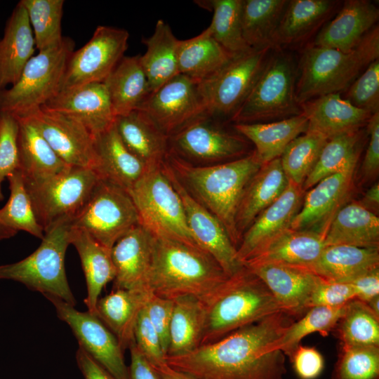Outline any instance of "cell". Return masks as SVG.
<instances>
[{
  "instance_id": "cell-12",
  "label": "cell",
  "mask_w": 379,
  "mask_h": 379,
  "mask_svg": "<svg viewBox=\"0 0 379 379\" xmlns=\"http://www.w3.org/2000/svg\"><path fill=\"white\" fill-rule=\"evenodd\" d=\"M220 119L204 114L168 136L169 154L194 166H211L243 157L246 139L225 129Z\"/></svg>"
},
{
  "instance_id": "cell-21",
  "label": "cell",
  "mask_w": 379,
  "mask_h": 379,
  "mask_svg": "<svg viewBox=\"0 0 379 379\" xmlns=\"http://www.w3.org/2000/svg\"><path fill=\"white\" fill-rule=\"evenodd\" d=\"M154 243V237L138 224L114 244L111 248L116 270L112 289L149 291Z\"/></svg>"
},
{
  "instance_id": "cell-37",
  "label": "cell",
  "mask_w": 379,
  "mask_h": 379,
  "mask_svg": "<svg viewBox=\"0 0 379 379\" xmlns=\"http://www.w3.org/2000/svg\"><path fill=\"white\" fill-rule=\"evenodd\" d=\"M180 40L163 20H159L153 34L144 39L145 53L140 61L147 76L150 93L179 74L178 54Z\"/></svg>"
},
{
  "instance_id": "cell-3",
  "label": "cell",
  "mask_w": 379,
  "mask_h": 379,
  "mask_svg": "<svg viewBox=\"0 0 379 379\" xmlns=\"http://www.w3.org/2000/svg\"><path fill=\"white\" fill-rule=\"evenodd\" d=\"M200 300L204 311L201 345L283 312L265 283L244 265Z\"/></svg>"
},
{
  "instance_id": "cell-7",
  "label": "cell",
  "mask_w": 379,
  "mask_h": 379,
  "mask_svg": "<svg viewBox=\"0 0 379 379\" xmlns=\"http://www.w3.org/2000/svg\"><path fill=\"white\" fill-rule=\"evenodd\" d=\"M74 42L64 37L55 46L39 51L26 64L18 81L0 91V112L23 117L40 108L61 90Z\"/></svg>"
},
{
  "instance_id": "cell-19",
  "label": "cell",
  "mask_w": 379,
  "mask_h": 379,
  "mask_svg": "<svg viewBox=\"0 0 379 379\" xmlns=\"http://www.w3.org/2000/svg\"><path fill=\"white\" fill-rule=\"evenodd\" d=\"M42 107L74 118L94 137L111 128L116 119L103 82L62 90Z\"/></svg>"
},
{
  "instance_id": "cell-62",
  "label": "cell",
  "mask_w": 379,
  "mask_h": 379,
  "mask_svg": "<svg viewBox=\"0 0 379 379\" xmlns=\"http://www.w3.org/2000/svg\"><path fill=\"white\" fill-rule=\"evenodd\" d=\"M154 368L160 379H196L185 373L171 368L166 364Z\"/></svg>"
},
{
  "instance_id": "cell-22",
  "label": "cell",
  "mask_w": 379,
  "mask_h": 379,
  "mask_svg": "<svg viewBox=\"0 0 379 379\" xmlns=\"http://www.w3.org/2000/svg\"><path fill=\"white\" fill-rule=\"evenodd\" d=\"M324 247L322 233L310 230H298L289 227L257 248L243 265L272 263L310 270Z\"/></svg>"
},
{
  "instance_id": "cell-51",
  "label": "cell",
  "mask_w": 379,
  "mask_h": 379,
  "mask_svg": "<svg viewBox=\"0 0 379 379\" xmlns=\"http://www.w3.org/2000/svg\"><path fill=\"white\" fill-rule=\"evenodd\" d=\"M345 99L372 114L379 112V59L371 62L350 85Z\"/></svg>"
},
{
  "instance_id": "cell-11",
  "label": "cell",
  "mask_w": 379,
  "mask_h": 379,
  "mask_svg": "<svg viewBox=\"0 0 379 379\" xmlns=\"http://www.w3.org/2000/svg\"><path fill=\"white\" fill-rule=\"evenodd\" d=\"M270 49L251 48L236 54L213 75L199 83L205 113L230 120L258 79Z\"/></svg>"
},
{
  "instance_id": "cell-29",
  "label": "cell",
  "mask_w": 379,
  "mask_h": 379,
  "mask_svg": "<svg viewBox=\"0 0 379 379\" xmlns=\"http://www.w3.org/2000/svg\"><path fill=\"white\" fill-rule=\"evenodd\" d=\"M35 48L28 15L20 1L8 18L0 40V91L18 81Z\"/></svg>"
},
{
  "instance_id": "cell-5",
  "label": "cell",
  "mask_w": 379,
  "mask_h": 379,
  "mask_svg": "<svg viewBox=\"0 0 379 379\" xmlns=\"http://www.w3.org/2000/svg\"><path fill=\"white\" fill-rule=\"evenodd\" d=\"M379 59V29L375 26L348 52L311 46L300 60L299 78L295 84L298 102L340 93L348 88L362 70Z\"/></svg>"
},
{
  "instance_id": "cell-28",
  "label": "cell",
  "mask_w": 379,
  "mask_h": 379,
  "mask_svg": "<svg viewBox=\"0 0 379 379\" xmlns=\"http://www.w3.org/2000/svg\"><path fill=\"white\" fill-rule=\"evenodd\" d=\"M95 165L99 178L129 191L149 170L124 145L114 125L94 137Z\"/></svg>"
},
{
  "instance_id": "cell-54",
  "label": "cell",
  "mask_w": 379,
  "mask_h": 379,
  "mask_svg": "<svg viewBox=\"0 0 379 379\" xmlns=\"http://www.w3.org/2000/svg\"><path fill=\"white\" fill-rule=\"evenodd\" d=\"M173 307V300L161 298L152 293L144 306L145 312L159 335L166 357L169 345V332Z\"/></svg>"
},
{
  "instance_id": "cell-2",
  "label": "cell",
  "mask_w": 379,
  "mask_h": 379,
  "mask_svg": "<svg viewBox=\"0 0 379 379\" xmlns=\"http://www.w3.org/2000/svg\"><path fill=\"white\" fill-rule=\"evenodd\" d=\"M166 162L190 195L221 222L237 249V209L248 182L262 165L255 151L211 166H194L171 154Z\"/></svg>"
},
{
  "instance_id": "cell-43",
  "label": "cell",
  "mask_w": 379,
  "mask_h": 379,
  "mask_svg": "<svg viewBox=\"0 0 379 379\" xmlns=\"http://www.w3.org/2000/svg\"><path fill=\"white\" fill-rule=\"evenodd\" d=\"M360 140L359 131L328 139L305 179L302 190L305 192L329 175L356 167Z\"/></svg>"
},
{
  "instance_id": "cell-60",
  "label": "cell",
  "mask_w": 379,
  "mask_h": 379,
  "mask_svg": "<svg viewBox=\"0 0 379 379\" xmlns=\"http://www.w3.org/2000/svg\"><path fill=\"white\" fill-rule=\"evenodd\" d=\"M76 361L84 379H117L80 346L76 353Z\"/></svg>"
},
{
  "instance_id": "cell-32",
  "label": "cell",
  "mask_w": 379,
  "mask_h": 379,
  "mask_svg": "<svg viewBox=\"0 0 379 379\" xmlns=\"http://www.w3.org/2000/svg\"><path fill=\"white\" fill-rule=\"evenodd\" d=\"M69 241L78 252L86 279L87 295L84 303L88 311L95 314L102 289L115 277L111 249L103 246L87 232L72 225Z\"/></svg>"
},
{
  "instance_id": "cell-17",
  "label": "cell",
  "mask_w": 379,
  "mask_h": 379,
  "mask_svg": "<svg viewBox=\"0 0 379 379\" xmlns=\"http://www.w3.org/2000/svg\"><path fill=\"white\" fill-rule=\"evenodd\" d=\"M23 117H27L34 124L67 165L93 170L95 165L94 136L81 122L43 107Z\"/></svg>"
},
{
  "instance_id": "cell-46",
  "label": "cell",
  "mask_w": 379,
  "mask_h": 379,
  "mask_svg": "<svg viewBox=\"0 0 379 379\" xmlns=\"http://www.w3.org/2000/svg\"><path fill=\"white\" fill-rule=\"evenodd\" d=\"M335 329L341 346L379 347V317L366 302L358 299L346 303Z\"/></svg>"
},
{
  "instance_id": "cell-58",
  "label": "cell",
  "mask_w": 379,
  "mask_h": 379,
  "mask_svg": "<svg viewBox=\"0 0 379 379\" xmlns=\"http://www.w3.org/2000/svg\"><path fill=\"white\" fill-rule=\"evenodd\" d=\"M355 298L367 303L379 295V268L363 274L351 282Z\"/></svg>"
},
{
  "instance_id": "cell-14",
  "label": "cell",
  "mask_w": 379,
  "mask_h": 379,
  "mask_svg": "<svg viewBox=\"0 0 379 379\" xmlns=\"http://www.w3.org/2000/svg\"><path fill=\"white\" fill-rule=\"evenodd\" d=\"M128 38L126 29L98 26L91 39L71 54L60 91L104 82L124 57Z\"/></svg>"
},
{
  "instance_id": "cell-52",
  "label": "cell",
  "mask_w": 379,
  "mask_h": 379,
  "mask_svg": "<svg viewBox=\"0 0 379 379\" xmlns=\"http://www.w3.org/2000/svg\"><path fill=\"white\" fill-rule=\"evenodd\" d=\"M18 121L13 115L0 112V201L4 199L2 183L19 169Z\"/></svg>"
},
{
  "instance_id": "cell-20",
  "label": "cell",
  "mask_w": 379,
  "mask_h": 379,
  "mask_svg": "<svg viewBox=\"0 0 379 379\" xmlns=\"http://www.w3.org/2000/svg\"><path fill=\"white\" fill-rule=\"evenodd\" d=\"M244 266L265 283L282 312L290 317L307 312L310 297L321 280L303 267L272 263Z\"/></svg>"
},
{
  "instance_id": "cell-40",
  "label": "cell",
  "mask_w": 379,
  "mask_h": 379,
  "mask_svg": "<svg viewBox=\"0 0 379 379\" xmlns=\"http://www.w3.org/2000/svg\"><path fill=\"white\" fill-rule=\"evenodd\" d=\"M174 300L166 357L187 354L201 345L204 311L200 299L183 296Z\"/></svg>"
},
{
  "instance_id": "cell-13",
  "label": "cell",
  "mask_w": 379,
  "mask_h": 379,
  "mask_svg": "<svg viewBox=\"0 0 379 379\" xmlns=\"http://www.w3.org/2000/svg\"><path fill=\"white\" fill-rule=\"evenodd\" d=\"M138 224V212L128 191L100 179L72 222L109 249Z\"/></svg>"
},
{
  "instance_id": "cell-55",
  "label": "cell",
  "mask_w": 379,
  "mask_h": 379,
  "mask_svg": "<svg viewBox=\"0 0 379 379\" xmlns=\"http://www.w3.org/2000/svg\"><path fill=\"white\" fill-rule=\"evenodd\" d=\"M354 298L355 293L350 283L328 281L321 278L310 297L307 308L341 306Z\"/></svg>"
},
{
  "instance_id": "cell-45",
  "label": "cell",
  "mask_w": 379,
  "mask_h": 379,
  "mask_svg": "<svg viewBox=\"0 0 379 379\" xmlns=\"http://www.w3.org/2000/svg\"><path fill=\"white\" fill-rule=\"evenodd\" d=\"M345 305L309 308L302 319L287 326L281 338L273 343L272 349L281 350L290 358L301 340L307 335L319 333L324 337L328 336L343 317Z\"/></svg>"
},
{
  "instance_id": "cell-44",
  "label": "cell",
  "mask_w": 379,
  "mask_h": 379,
  "mask_svg": "<svg viewBox=\"0 0 379 379\" xmlns=\"http://www.w3.org/2000/svg\"><path fill=\"white\" fill-rule=\"evenodd\" d=\"M194 2L213 12L211 22L207 28L225 49L234 55L251 49L242 35L241 0H199Z\"/></svg>"
},
{
  "instance_id": "cell-30",
  "label": "cell",
  "mask_w": 379,
  "mask_h": 379,
  "mask_svg": "<svg viewBox=\"0 0 379 379\" xmlns=\"http://www.w3.org/2000/svg\"><path fill=\"white\" fill-rule=\"evenodd\" d=\"M288 183L280 158L260 166L248 182L237 209L235 225L240 239L255 218L281 195Z\"/></svg>"
},
{
  "instance_id": "cell-57",
  "label": "cell",
  "mask_w": 379,
  "mask_h": 379,
  "mask_svg": "<svg viewBox=\"0 0 379 379\" xmlns=\"http://www.w3.org/2000/svg\"><path fill=\"white\" fill-rule=\"evenodd\" d=\"M369 140L362 163L364 178L372 179L379 170V112L371 117L367 124Z\"/></svg>"
},
{
  "instance_id": "cell-53",
  "label": "cell",
  "mask_w": 379,
  "mask_h": 379,
  "mask_svg": "<svg viewBox=\"0 0 379 379\" xmlns=\"http://www.w3.org/2000/svg\"><path fill=\"white\" fill-rule=\"evenodd\" d=\"M134 342L149 364L159 367L166 364L159 335L151 324L144 307L140 311L134 328Z\"/></svg>"
},
{
  "instance_id": "cell-61",
  "label": "cell",
  "mask_w": 379,
  "mask_h": 379,
  "mask_svg": "<svg viewBox=\"0 0 379 379\" xmlns=\"http://www.w3.org/2000/svg\"><path fill=\"white\" fill-rule=\"evenodd\" d=\"M364 207L373 212L378 211L379 205V184L375 183L365 193L362 201L360 202ZM374 213V212H373Z\"/></svg>"
},
{
  "instance_id": "cell-24",
  "label": "cell",
  "mask_w": 379,
  "mask_h": 379,
  "mask_svg": "<svg viewBox=\"0 0 379 379\" xmlns=\"http://www.w3.org/2000/svg\"><path fill=\"white\" fill-rule=\"evenodd\" d=\"M302 114L307 119L308 132L326 139L359 131L367 125L372 114L359 109L339 93H330L301 104Z\"/></svg>"
},
{
  "instance_id": "cell-35",
  "label": "cell",
  "mask_w": 379,
  "mask_h": 379,
  "mask_svg": "<svg viewBox=\"0 0 379 379\" xmlns=\"http://www.w3.org/2000/svg\"><path fill=\"white\" fill-rule=\"evenodd\" d=\"M234 129L255 145L262 164L279 158L288 145L307 130V119L302 114L279 121L235 124Z\"/></svg>"
},
{
  "instance_id": "cell-59",
  "label": "cell",
  "mask_w": 379,
  "mask_h": 379,
  "mask_svg": "<svg viewBox=\"0 0 379 379\" xmlns=\"http://www.w3.org/2000/svg\"><path fill=\"white\" fill-rule=\"evenodd\" d=\"M128 350L131 354L129 379H160L153 366L138 349L135 342Z\"/></svg>"
},
{
  "instance_id": "cell-49",
  "label": "cell",
  "mask_w": 379,
  "mask_h": 379,
  "mask_svg": "<svg viewBox=\"0 0 379 379\" xmlns=\"http://www.w3.org/2000/svg\"><path fill=\"white\" fill-rule=\"evenodd\" d=\"M327 140L321 135L306 131L288 145L279 158L289 182L302 187Z\"/></svg>"
},
{
  "instance_id": "cell-10",
  "label": "cell",
  "mask_w": 379,
  "mask_h": 379,
  "mask_svg": "<svg viewBox=\"0 0 379 379\" xmlns=\"http://www.w3.org/2000/svg\"><path fill=\"white\" fill-rule=\"evenodd\" d=\"M99 180L94 170L77 166L43 178L24 179L36 218L44 232L61 218H74Z\"/></svg>"
},
{
  "instance_id": "cell-4",
  "label": "cell",
  "mask_w": 379,
  "mask_h": 379,
  "mask_svg": "<svg viewBox=\"0 0 379 379\" xmlns=\"http://www.w3.org/2000/svg\"><path fill=\"white\" fill-rule=\"evenodd\" d=\"M229 277L207 252L181 241L154 238L147 289L171 300L209 295Z\"/></svg>"
},
{
  "instance_id": "cell-16",
  "label": "cell",
  "mask_w": 379,
  "mask_h": 379,
  "mask_svg": "<svg viewBox=\"0 0 379 379\" xmlns=\"http://www.w3.org/2000/svg\"><path fill=\"white\" fill-rule=\"evenodd\" d=\"M138 109L168 136L206 114L198 83L181 74L150 93Z\"/></svg>"
},
{
  "instance_id": "cell-34",
  "label": "cell",
  "mask_w": 379,
  "mask_h": 379,
  "mask_svg": "<svg viewBox=\"0 0 379 379\" xmlns=\"http://www.w3.org/2000/svg\"><path fill=\"white\" fill-rule=\"evenodd\" d=\"M378 268V248L332 245L324 248L310 270L326 281L350 283Z\"/></svg>"
},
{
  "instance_id": "cell-48",
  "label": "cell",
  "mask_w": 379,
  "mask_h": 379,
  "mask_svg": "<svg viewBox=\"0 0 379 379\" xmlns=\"http://www.w3.org/2000/svg\"><path fill=\"white\" fill-rule=\"evenodd\" d=\"M32 27L36 48L43 51L60 44L64 0H21Z\"/></svg>"
},
{
  "instance_id": "cell-38",
  "label": "cell",
  "mask_w": 379,
  "mask_h": 379,
  "mask_svg": "<svg viewBox=\"0 0 379 379\" xmlns=\"http://www.w3.org/2000/svg\"><path fill=\"white\" fill-rule=\"evenodd\" d=\"M17 119L19 170L25 180L48 177L69 166L56 154L27 117Z\"/></svg>"
},
{
  "instance_id": "cell-6",
  "label": "cell",
  "mask_w": 379,
  "mask_h": 379,
  "mask_svg": "<svg viewBox=\"0 0 379 379\" xmlns=\"http://www.w3.org/2000/svg\"><path fill=\"white\" fill-rule=\"evenodd\" d=\"M72 219L61 218L47 228L39 246L23 260L0 265V279L18 281L32 291L56 296L75 306L77 300L65 267Z\"/></svg>"
},
{
  "instance_id": "cell-50",
  "label": "cell",
  "mask_w": 379,
  "mask_h": 379,
  "mask_svg": "<svg viewBox=\"0 0 379 379\" xmlns=\"http://www.w3.org/2000/svg\"><path fill=\"white\" fill-rule=\"evenodd\" d=\"M378 346H341L332 379H378Z\"/></svg>"
},
{
  "instance_id": "cell-42",
  "label": "cell",
  "mask_w": 379,
  "mask_h": 379,
  "mask_svg": "<svg viewBox=\"0 0 379 379\" xmlns=\"http://www.w3.org/2000/svg\"><path fill=\"white\" fill-rule=\"evenodd\" d=\"M328 0L288 1L276 32L273 47L291 44L305 36L331 11Z\"/></svg>"
},
{
  "instance_id": "cell-23",
  "label": "cell",
  "mask_w": 379,
  "mask_h": 379,
  "mask_svg": "<svg viewBox=\"0 0 379 379\" xmlns=\"http://www.w3.org/2000/svg\"><path fill=\"white\" fill-rule=\"evenodd\" d=\"M355 167L329 175L308 190L290 227L298 230L321 227L324 231L335 212L347 197Z\"/></svg>"
},
{
  "instance_id": "cell-41",
  "label": "cell",
  "mask_w": 379,
  "mask_h": 379,
  "mask_svg": "<svg viewBox=\"0 0 379 379\" xmlns=\"http://www.w3.org/2000/svg\"><path fill=\"white\" fill-rule=\"evenodd\" d=\"M287 0H241L242 35L251 48L273 47Z\"/></svg>"
},
{
  "instance_id": "cell-1",
  "label": "cell",
  "mask_w": 379,
  "mask_h": 379,
  "mask_svg": "<svg viewBox=\"0 0 379 379\" xmlns=\"http://www.w3.org/2000/svg\"><path fill=\"white\" fill-rule=\"evenodd\" d=\"M291 317L276 313L187 354L166 357V364L196 379H284L286 355L272 345Z\"/></svg>"
},
{
  "instance_id": "cell-56",
  "label": "cell",
  "mask_w": 379,
  "mask_h": 379,
  "mask_svg": "<svg viewBox=\"0 0 379 379\" xmlns=\"http://www.w3.org/2000/svg\"><path fill=\"white\" fill-rule=\"evenodd\" d=\"M290 359L300 379H316L324 368V357L314 347L299 345Z\"/></svg>"
},
{
  "instance_id": "cell-36",
  "label": "cell",
  "mask_w": 379,
  "mask_h": 379,
  "mask_svg": "<svg viewBox=\"0 0 379 379\" xmlns=\"http://www.w3.org/2000/svg\"><path fill=\"white\" fill-rule=\"evenodd\" d=\"M103 83L116 117L138 109L150 94L139 55L124 56Z\"/></svg>"
},
{
  "instance_id": "cell-9",
  "label": "cell",
  "mask_w": 379,
  "mask_h": 379,
  "mask_svg": "<svg viewBox=\"0 0 379 379\" xmlns=\"http://www.w3.org/2000/svg\"><path fill=\"white\" fill-rule=\"evenodd\" d=\"M295 84L291 59L282 55L269 58L251 92L230 121L234 124L263 123L302 114Z\"/></svg>"
},
{
  "instance_id": "cell-31",
  "label": "cell",
  "mask_w": 379,
  "mask_h": 379,
  "mask_svg": "<svg viewBox=\"0 0 379 379\" xmlns=\"http://www.w3.org/2000/svg\"><path fill=\"white\" fill-rule=\"evenodd\" d=\"M324 245L379 248V218L360 202L342 206L333 215L324 234Z\"/></svg>"
},
{
  "instance_id": "cell-25",
  "label": "cell",
  "mask_w": 379,
  "mask_h": 379,
  "mask_svg": "<svg viewBox=\"0 0 379 379\" xmlns=\"http://www.w3.org/2000/svg\"><path fill=\"white\" fill-rule=\"evenodd\" d=\"M378 8L370 1L348 0L337 15L317 35L312 46L348 52L376 24Z\"/></svg>"
},
{
  "instance_id": "cell-8",
  "label": "cell",
  "mask_w": 379,
  "mask_h": 379,
  "mask_svg": "<svg viewBox=\"0 0 379 379\" xmlns=\"http://www.w3.org/2000/svg\"><path fill=\"white\" fill-rule=\"evenodd\" d=\"M128 192L139 225L154 238L198 246L190 234L180 197L163 166L148 170Z\"/></svg>"
},
{
  "instance_id": "cell-39",
  "label": "cell",
  "mask_w": 379,
  "mask_h": 379,
  "mask_svg": "<svg viewBox=\"0 0 379 379\" xmlns=\"http://www.w3.org/2000/svg\"><path fill=\"white\" fill-rule=\"evenodd\" d=\"M234 55L218 43L206 28L196 36L180 40L179 73L199 84L217 72Z\"/></svg>"
},
{
  "instance_id": "cell-47",
  "label": "cell",
  "mask_w": 379,
  "mask_h": 379,
  "mask_svg": "<svg viewBox=\"0 0 379 379\" xmlns=\"http://www.w3.org/2000/svg\"><path fill=\"white\" fill-rule=\"evenodd\" d=\"M7 179L10 197L0 208V223L16 233L24 231L42 239L44 230L36 218L22 173L18 169Z\"/></svg>"
},
{
  "instance_id": "cell-26",
  "label": "cell",
  "mask_w": 379,
  "mask_h": 379,
  "mask_svg": "<svg viewBox=\"0 0 379 379\" xmlns=\"http://www.w3.org/2000/svg\"><path fill=\"white\" fill-rule=\"evenodd\" d=\"M304 192L301 186L289 182L281 195L255 218L243 234L237 249L242 265L264 243L290 227L302 205Z\"/></svg>"
},
{
  "instance_id": "cell-63",
  "label": "cell",
  "mask_w": 379,
  "mask_h": 379,
  "mask_svg": "<svg viewBox=\"0 0 379 379\" xmlns=\"http://www.w3.org/2000/svg\"><path fill=\"white\" fill-rule=\"evenodd\" d=\"M15 234L16 232L12 231L0 223V241L9 239L15 235Z\"/></svg>"
},
{
  "instance_id": "cell-15",
  "label": "cell",
  "mask_w": 379,
  "mask_h": 379,
  "mask_svg": "<svg viewBox=\"0 0 379 379\" xmlns=\"http://www.w3.org/2000/svg\"><path fill=\"white\" fill-rule=\"evenodd\" d=\"M44 296L55 307L58 318L70 327L79 346L117 379H129L124 350L116 336L95 314L80 312L56 296Z\"/></svg>"
},
{
  "instance_id": "cell-64",
  "label": "cell",
  "mask_w": 379,
  "mask_h": 379,
  "mask_svg": "<svg viewBox=\"0 0 379 379\" xmlns=\"http://www.w3.org/2000/svg\"><path fill=\"white\" fill-rule=\"evenodd\" d=\"M366 304L374 314L379 317V295L373 298Z\"/></svg>"
},
{
  "instance_id": "cell-33",
  "label": "cell",
  "mask_w": 379,
  "mask_h": 379,
  "mask_svg": "<svg viewBox=\"0 0 379 379\" xmlns=\"http://www.w3.org/2000/svg\"><path fill=\"white\" fill-rule=\"evenodd\" d=\"M149 291L112 289L100 298L95 314L116 336L124 350L134 342L138 317L150 294Z\"/></svg>"
},
{
  "instance_id": "cell-18",
  "label": "cell",
  "mask_w": 379,
  "mask_h": 379,
  "mask_svg": "<svg viewBox=\"0 0 379 379\" xmlns=\"http://www.w3.org/2000/svg\"><path fill=\"white\" fill-rule=\"evenodd\" d=\"M163 169L182 202L190 234L201 249L210 254L230 277L243 265L238 260L237 248L221 222L185 190L165 161Z\"/></svg>"
},
{
  "instance_id": "cell-27",
  "label": "cell",
  "mask_w": 379,
  "mask_h": 379,
  "mask_svg": "<svg viewBox=\"0 0 379 379\" xmlns=\"http://www.w3.org/2000/svg\"><path fill=\"white\" fill-rule=\"evenodd\" d=\"M114 127L127 149L149 170L161 168L168 154V136L143 112L117 116Z\"/></svg>"
}]
</instances>
